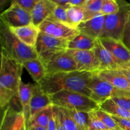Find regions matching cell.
Masks as SVG:
<instances>
[{"instance_id": "cell-1", "label": "cell", "mask_w": 130, "mask_h": 130, "mask_svg": "<svg viewBox=\"0 0 130 130\" xmlns=\"http://www.w3.org/2000/svg\"><path fill=\"white\" fill-rule=\"evenodd\" d=\"M93 73L81 71L46 74L39 83L42 90L48 95L61 91L79 93L90 97L89 88Z\"/></svg>"}, {"instance_id": "cell-2", "label": "cell", "mask_w": 130, "mask_h": 130, "mask_svg": "<svg viewBox=\"0 0 130 130\" xmlns=\"http://www.w3.org/2000/svg\"><path fill=\"white\" fill-rule=\"evenodd\" d=\"M0 43L1 52L17 60L22 63L39 58L35 48L20 41L10 27L0 20Z\"/></svg>"}, {"instance_id": "cell-3", "label": "cell", "mask_w": 130, "mask_h": 130, "mask_svg": "<svg viewBox=\"0 0 130 130\" xmlns=\"http://www.w3.org/2000/svg\"><path fill=\"white\" fill-rule=\"evenodd\" d=\"M49 96L52 105L67 110L90 112L100 109L99 104L96 102L79 93L61 91Z\"/></svg>"}, {"instance_id": "cell-4", "label": "cell", "mask_w": 130, "mask_h": 130, "mask_svg": "<svg viewBox=\"0 0 130 130\" xmlns=\"http://www.w3.org/2000/svg\"><path fill=\"white\" fill-rule=\"evenodd\" d=\"M22 63L5 53H1L0 88L13 93L19 96V88L21 82Z\"/></svg>"}, {"instance_id": "cell-5", "label": "cell", "mask_w": 130, "mask_h": 130, "mask_svg": "<svg viewBox=\"0 0 130 130\" xmlns=\"http://www.w3.org/2000/svg\"><path fill=\"white\" fill-rule=\"evenodd\" d=\"M118 3L120 10L116 14L105 16L104 29L100 38H110L122 41L124 27L130 13V7L129 3L125 1Z\"/></svg>"}, {"instance_id": "cell-6", "label": "cell", "mask_w": 130, "mask_h": 130, "mask_svg": "<svg viewBox=\"0 0 130 130\" xmlns=\"http://www.w3.org/2000/svg\"><path fill=\"white\" fill-rule=\"evenodd\" d=\"M69 40L57 38L40 31L35 49L42 62L57 53L66 52L68 50Z\"/></svg>"}, {"instance_id": "cell-7", "label": "cell", "mask_w": 130, "mask_h": 130, "mask_svg": "<svg viewBox=\"0 0 130 130\" xmlns=\"http://www.w3.org/2000/svg\"><path fill=\"white\" fill-rule=\"evenodd\" d=\"M43 63L45 67L46 74L77 71L75 60L67 51L53 55Z\"/></svg>"}, {"instance_id": "cell-8", "label": "cell", "mask_w": 130, "mask_h": 130, "mask_svg": "<svg viewBox=\"0 0 130 130\" xmlns=\"http://www.w3.org/2000/svg\"><path fill=\"white\" fill-rule=\"evenodd\" d=\"M1 20L10 29L26 26L32 24L31 13L13 3L0 15Z\"/></svg>"}, {"instance_id": "cell-9", "label": "cell", "mask_w": 130, "mask_h": 130, "mask_svg": "<svg viewBox=\"0 0 130 130\" xmlns=\"http://www.w3.org/2000/svg\"><path fill=\"white\" fill-rule=\"evenodd\" d=\"M9 104L3 112L0 130H26L22 109Z\"/></svg>"}, {"instance_id": "cell-10", "label": "cell", "mask_w": 130, "mask_h": 130, "mask_svg": "<svg viewBox=\"0 0 130 130\" xmlns=\"http://www.w3.org/2000/svg\"><path fill=\"white\" fill-rule=\"evenodd\" d=\"M89 88L91 90V98L100 105L105 100L111 99L115 93L116 88L111 83L93 73Z\"/></svg>"}, {"instance_id": "cell-11", "label": "cell", "mask_w": 130, "mask_h": 130, "mask_svg": "<svg viewBox=\"0 0 130 130\" xmlns=\"http://www.w3.org/2000/svg\"><path fill=\"white\" fill-rule=\"evenodd\" d=\"M40 31L57 38L71 40L79 34L76 28L59 22L46 19L39 26Z\"/></svg>"}, {"instance_id": "cell-12", "label": "cell", "mask_w": 130, "mask_h": 130, "mask_svg": "<svg viewBox=\"0 0 130 130\" xmlns=\"http://www.w3.org/2000/svg\"><path fill=\"white\" fill-rule=\"evenodd\" d=\"M67 52L73 57L78 71L92 73L100 71V63L93 51L67 50Z\"/></svg>"}, {"instance_id": "cell-13", "label": "cell", "mask_w": 130, "mask_h": 130, "mask_svg": "<svg viewBox=\"0 0 130 130\" xmlns=\"http://www.w3.org/2000/svg\"><path fill=\"white\" fill-rule=\"evenodd\" d=\"M104 46L109 51L119 68L130 62V50L120 41L110 38H100Z\"/></svg>"}, {"instance_id": "cell-14", "label": "cell", "mask_w": 130, "mask_h": 130, "mask_svg": "<svg viewBox=\"0 0 130 130\" xmlns=\"http://www.w3.org/2000/svg\"><path fill=\"white\" fill-rule=\"evenodd\" d=\"M105 19V15L99 13L91 19L82 22L76 29L79 33L94 39H99L104 29Z\"/></svg>"}, {"instance_id": "cell-15", "label": "cell", "mask_w": 130, "mask_h": 130, "mask_svg": "<svg viewBox=\"0 0 130 130\" xmlns=\"http://www.w3.org/2000/svg\"><path fill=\"white\" fill-rule=\"evenodd\" d=\"M57 5L52 0H39L31 12L32 23L39 25L53 14Z\"/></svg>"}, {"instance_id": "cell-16", "label": "cell", "mask_w": 130, "mask_h": 130, "mask_svg": "<svg viewBox=\"0 0 130 130\" xmlns=\"http://www.w3.org/2000/svg\"><path fill=\"white\" fill-rule=\"evenodd\" d=\"M93 52L100 63V71L116 70L119 66L111 53L102 44L100 39H96Z\"/></svg>"}, {"instance_id": "cell-17", "label": "cell", "mask_w": 130, "mask_h": 130, "mask_svg": "<svg viewBox=\"0 0 130 130\" xmlns=\"http://www.w3.org/2000/svg\"><path fill=\"white\" fill-rule=\"evenodd\" d=\"M51 105L52 103L49 95L43 91L39 83H34L30 102L31 117Z\"/></svg>"}, {"instance_id": "cell-18", "label": "cell", "mask_w": 130, "mask_h": 130, "mask_svg": "<svg viewBox=\"0 0 130 130\" xmlns=\"http://www.w3.org/2000/svg\"><path fill=\"white\" fill-rule=\"evenodd\" d=\"M34 83H24L21 81L19 88V98L25 121V126L27 128L29 127V121L31 118L30 102L32 99V92Z\"/></svg>"}, {"instance_id": "cell-19", "label": "cell", "mask_w": 130, "mask_h": 130, "mask_svg": "<svg viewBox=\"0 0 130 130\" xmlns=\"http://www.w3.org/2000/svg\"><path fill=\"white\" fill-rule=\"evenodd\" d=\"M95 73L100 77L109 81L116 88L130 92L129 81L119 69L100 71Z\"/></svg>"}, {"instance_id": "cell-20", "label": "cell", "mask_w": 130, "mask_h": 130, "mask_svg": "<svg viewBox=\"0 0 130 130\" xmlns=\"http://www.w3.org/2000/svg\"><path fill=\"white\" fill-rule=\"evenodd\" d=\"M18 38L27 45L35 48L40 30L32 24L26 26L10 29Z\"/></svg>"}, {"instance_id": "cell-21", "label": "cell", "mask_w": 130, "mask_h": 130, "mask_svg": "<svg viewBox=\"0 0 130 130\" xmlns=\"http://www.w3.org/2000/svg\"><path fill=\"white\" fill-rule=\"evenodd\" d=\"M22 65L36 83H39L46 75L45 67L39 58L26 61Z\"/></svg>"}, {"instance_id": "cell-22", "label": "cell", "mask_w": 130, "mask_h": 130, "mask_svg": "<svg viewBox=\"0 0 130 130\" xmlns=\"http://www.w3.org/2000/svg\"><path fill=\"white\" fill-rule=\"evenodd\" d=\"M96 39L79 33L74 38L70 40L68 44V50L93 51Z\"/></svg>"}, {"instance_id": "cell-23", "label": "cell", "mask_w": 130, "mask_h": 130, "mask_svg": "<svg viewBox=\"0 0 130 130\" xmlns=\"http://www.w3.org/2000/svg\"><path fill=\"white\" fill-rule=\"evenodd\" d=\"M100 109L113 116L130 119V112L121 108L112 99L105 100L99 105Z\"/></svg>"}, {"instance_id": "cell-24", "label": "cell", "mask_w": 130, "mask_h": 130, "mask_svg": "<svg viewBox=\"0 0 130 130\" xmlns=\"http://www.w3.org/2000/svg\"><path fill=\"white\" fill-rule=\"evenodd\" d=\"M53 105L43 110H41L39 112L36 113L35 115L31 117L29 121V127L30 126H36L42 127V128H48L50 119L53 114ZM28 127V128H29Z\"/></svg>"}, {"instance_id": "cell-25", "label": "cell", "mask_w": 130, "mask_h": 130, "mask_svg": "<svg viewBox=\"0 0 130 130\" xmlns=\"http://www.w3.org/2000/svg\"><path fill=\"white\" fill-rule=\"evenodd\" d=\"M104 0H86L83 6L84 8V21L91 19L100 13Z\"/></svg>"}, {"instance_id": "cell-26", "label": "cell", "mask_w": 130, "mask_h": 130, "mask_svg": "<svg viewBox=\"0 0 130 130\" xmlns=\"http://www.w3.org/2000/svg\"><path fill=\"white\" fill-rule=\"evenodd\" d=\"M67 110V109H66ZM69 115L77 124L79 130H90V116L89 112L67 110Z\"/></svg>"}, {"instance_id": "cell-27", "label": "cell", "mask_w": 130, "mask_h": 130, "mask_svg": "<svg viewBox=\"0 0 130 130\" xmlns=\"http://www.w3.org/2000/svg\"><path fill=\"white\" fill-rule=\"evenodd\" d=\"M69 25L74 28L77 27L84 21L85 14L83 6H71L67 10Z\"/></svg>"}, {"instance_id": "cell-28", "label": "cell", "mask_w": 130, "mask_h": 130, "mask_svg": "<svg viewBox=\"0 0 130 130\" xmlns=\"http://www.w3.org/2000/svg\"><path fill=\"white\" fill-rule=\"evenodd\" d=\"M59 116L60 121L65 130H79L77 124L72 119L66 109L53 105Z\"/></svg>"}, {"instance_id": "cell-29", "label": "cell", "mask_w": 130, "mask_h": 130, "mask_svg": "<svg viewBox=\"0 0 130 130\" xmlns=\"http://www.w3.org/2000/svg\"><path fill=\"white\" fill-rule=\"evenodd\" d=\"M121 108L130 111V92L117 89L111 98Z\"/></svg>"}, {"instance_id": "cell-30", "label": "cell", "mask_w": 130, "mask_h": 130, "mask_svg": "<svg viewBox=\"0 0 130 130\" xmlns=\"http://www.w3.org/2000/svg\"><path fill=\"white\" fill-rule=\"evenodd\" d=\"M120 10V5L115 0H104L100 13L105 16L118 13Z\"/></svg>"}, {"instance_id": "cell-31", "label": "cell", "mask_w": 130, "mask_h": 130, "mask_svg": "<svg viewBox=\"0 0 130 130\" xmlns=\"http://www.w3.org/2000/svg\"><path fill=\"white\" fill-rule=\"evenodd\" d=\"M93 112L109 130L116 128L118 126L115 121L112 118V116L104 110L99 109L97 110H94Z\"/></svg>"}, {"instance_id": "cell-32", "label": "cell", "mask_w": 130, "mask_h": 130, "mask_svg": "<svg viewBox=\"0 0 130 130\" xmlns=\"http://www.w3.org/2000/svg\"><path fill=\"white\" fill-rule=\"evenodd\" d=\"M48 20H54L59 22L63 24L69 25L68 17H67V10L60 6H57L55 10L53 11V14L48 18Z\"/></svg>"}, {"instance_id": "cell-33", "label": "cell", "mask_w": 130, "mask_h": 130, "mask_svg": "<svg viewBox=\"0 0 130 130\" xmlns=\"http://www.w3.org/2000/svg\"><path fill=\"white\" fill-rule=\"evenodd\" d=\"M90 130H109L106 126L96 117L93 111L89 112Z\"/></svg>"}, {"instance_id": "cell-34", "label": "cell", "mask_w": 130, "mask_h": 130, "mask_svg": "<svg viewBox=\"0 0 130 130\" xmlns=\"http://www.w3.org/2000/svg\"><path fill=\"white\" fill-rule=\"evenodd\" d=\"M38 1L39 0H13L12 2L17 4L22 8L31 13Z\"/></svg>"}, {"instance_id": "cell-35", "label": "cell", "mask_w": 130, "mask_h": 130, "mask_svg": "<svg viewBox=\"0 0 130 130\" xmlns=\"http://www.w3.org/2000/svg\"><path fill=\"white\" fill-rule=\"evenodd\" d=\"M122 42L130 50V13L124 27Z\"/></svg>"}, {"instance_id": "cell-36", "label": "cell", "mask_w": 130, "mask_h": 130, "mask_svg": "<svg viewBox=\"0 0 130 130\" xmlns=\"http://www.w3.org/2000/svg\"><path fill=\"white\" fill-rule=\"evenodd\" d=\"M112 116L116 123L119 127L123 130H130V119L119 118V117Z\"/></svg>"}, {"instance_id": "cell-37", "label": "cell", "mask_w": 130, "mask_h": 130, "mask_svg": "<svg viewBox=\"0 0 130 130\" xmlns=\"http://www.w3.org/2000/svg\"><path fill=\"white\" fill-rule=\"evenodd\" d=\"M58 6L67 10L71 7L69 0H52Z\"/></svg>"}, {"instance_id": "cell-38", "label": "cell", "mask_w": 130, "mask_h": 130, "mask_svg": "<svg viewBox=\"0 0 130 130\" xmlns=\"http://www.w3.org/2000/svg\"><path fill=\"white\" fill-rule=\"evenodd\" d=\"M86 0H69L71 6H83Z\"/></svg>"}, {"instance_id": "cell-39", "label": "cell", "mask_w": 130, "mask_h": 130, "mask_svg": "<svg viewBox=\"0 0 130 130\" xmlns=\"http://www.w3.org/2000/svg\"><path fill=\"white\" fill-rule=\"evenodd\" d=\"M53 110H54L55 112L56 120H57V130H65L63 125H62V123H61L60 119V118H59V116H58V114H57V111H56L55 109V107L53 105Z\"/></svg>"}, {"instance_id": "cell-40", "label": "cell", "mask_w": 130, "mask_h": 130, "mask_svg": "<svg viewBox=\"0 0 130 130\" xmlns=\"http://www.w3.org/2000/svg\"><path fill=\"white\" fill-rule=\"evenodd\" d=\"M118 69H119V71L126 76V77L128 79V81H129L130 83V70L129 69H128L126 67H122L119 68Z\"/></svg>"}, {"instance_id": "cell-41", "label": "cell", "mask_w": 130, "mask_h": 130, "mask_svg": "<svg viewBox=\"0 0 130 130\" xmlns=\"http://www.w3.org/2000/svg\"><path fill=\"white\" fill-rule=\"evenodd\" d=\"M26 130H48L46 128H42L39 126H30Z\"/></svg>"}, {"instance_id": "cell-42", "label": "cell", "mask_w": 130, "mask_h": 130, "mask_svg": "<svg viewBox=\"0 0 130 130\" xmlns=\"http://www.w3.org/2000/svg\"><path fill=\"white\" fill-rule=\"evenodd\" d=\"M110 130H123V129H121V128H120V127H119L118 126L116 127V128H113V129H110Z\"/></svg>"}, {"instance_id": "cell-43", "label": "cell", "mask_w": 130, "mask_h": 130, "mask_svg": "<svg viewBox=\"0 0 130 130\" xmlns=\"http://www.w3.org/2000/svg\"><path fill=\"white\" fill-rule=\"evenodd\" d=\"M123 67H127V68L129 69L130 70V62H129V63H128V65H126V66H123Z\"/></svg>"}, {"instance_id": "cell-44", "label": "cell", "mask_w": 130, "mask_h": 130, "mask_svg": "<svg viewBox=\"0 0 130 130\" xmlns=\"http://www.w3.org/2000/svg\"><path fill=\"white\" fill-rule=\"evenodd\" d=\"M129 7H130V3H129Z\"/></svg>"}, {"instance_id": "cell-45", "label": "cell", "mask_w": 130, "mask_h": 130, "mask_svg": "<svg viewBox=\"0 0 130 130\" xmlns=\"http://www.w3.org/2000/svg\"><path fill=\"white\" fill-rule=\"evenodd\" d=\"M129 112H130V111H129Z\"/></svg>"}]
</instances>
